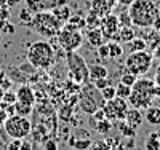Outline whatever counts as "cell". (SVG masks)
<instances>
[{
    "label": "cell",
    "mask_w": 160,
    "mask_h": 150,
    "mask_svg": "<svg viewBox=\"0 0 160 150\" xmlns=\"http://www.w3.org/2000/svg\"><path fill=\"white\" fill-rule=\"evenodd\" d=\"M160 10L152 0H135L128 7V16L131 24L138 29H149L152 27Z\"/></svg>",
    "instance_id": "6da1fadb"
},
{
    "label": "cell",
    "mask_w": 160,
    "mask_h": 150,
    "mask_svg": "<svg viewBox=\"0 0 160 150\" xmlns=\"http://www.w3.org/2000/svg\"><path fill=\"white\" fill-rule=\"evenodd\" d=\"M26 56H28V62L32 64L35 69L47 70V69H50V67L55 64V61H56V51H55V46L43 38V40L32 42L28 46V53H26Z\"/></svg>",
    "instance_id": "7a4b0ae2"
},
{
    "label": "cell",
    "mask_w": 160,
    "mask_h": 150,
    "mask_svg": "<svg viewBox=\"0 0 160 150\" xmlns=\"http://www.w3.org/2000/svg\"><path fill=\"white\" fill-rule=\"evenodd\" d=\"M62 26L64 24H61L51 11H37V13H34L32 22H31L29 27H32V29L40 37H43L45 40H51L59 34Z\"/></svg>",
    "instance_id": "3957f363"
},
{
    "label": "cell",
    "mask_w": 160,
    "mask_h": 150,
    "mask_svg": "<svg viewBox=\"0 0 160 150\" xmlns=\"http://www.w3.org/2000/svg\"><path fill=\"white\" fill-rule=\"evenodd\" d=\"M80 109L85 112L93 115L98 109H102L106 101L101 96V91L93 85V83H85V86L80 91V98H78Z\"/></svg>",
    "instance_id": "277c9868"
},
{
    "label": "cell",
    "mask_w": 160,
    "mask_h": 150,
    "mask_svg": "<svg viewBox=\"0 0 160 150\" xmlns=\"http://www.w3.org/2000/svg\"><path fill=\"white\" fill-rule=\"evenodd\" d=\"M3 129L11 139H26L32 133V123L29 117H21L15 114L5 118Z\"/></svg>",
    "instance_id": "5b68a950"
},
{
    "label": "cell",
    "mask_w": 160,
    "mask_h": 150,
    "mask_svg": "<svg viewBox=\"0 0 160 150\" xmlns=\"http://www.w3.org/2000/svg\"><path fill=\"white\" fill-rule=\"evenodd\" d=\"M66 64H68V70H69V78L74 83H88V65L85 59L80 56L77 51L66 53Z\"/></svg>",
    "instance_id": "8992f818"
},
{
    "label": "cell",
    "mask_w": 160,
    "mask_h": 150,
    "mask_svg": "<svg viewBox=\"0 0 160 150\" xmlns=\"http://www.w3.org/2000/svg\"><path fill=\"white\" fill-rule=\"evenodd\" d=\"M152 61L154 56L151 51H135V53H130L127 59H125V69L131 74H135L138 77L146 75L151 67H152Z\"/></svg>",
    "instance_id": "52a82bcc"
},
{
    "label": "cell",
    "mask_w": 160,
    "mask_h": 150,
    "mask_svg": "<svg viewBox=\"0 0 160 150\" xmlns=\"http://www.w3.org/2000/svg\"><path fill=\"white\" fill-rule=\"evenodd\" d=\"M56 38H58V43H59V46L62 48L64 53L77 51L80 46L83 45V35H82V32H80L77 27L71 26L69 22H66L61 27V31L56 35Z\"/></svg>",
    "instance_id": "ba28073f"
},
{
    "label": "cell",
    "mask_w": 160,
    "mask_h": 150,
    "mask_svg": "<svg viewBox=\"0 0 160 150\" xmlns=\"http://www.w3.org/2000/svg\"><path fill=\"white\" fill-rule=\"evenodd\" d=\"M128 101L127 99H122V98H114L111 101H106L102 110H104V115L108 120L111 121H122L125 120L127 117V112H128Z\"/></svg>",
    "instance_id": "9c48e42d"
},
{
    "label": "cell",
    "mask_w": 160,
    "mask_h": 150,
    "mask_svg": "<svg viewBox=\"0 0 160 150\" xmlns=\"http://www.w3.org/2000/svg\"><path fill=\"white\" fill-rule=\"evenodd\" d=\"M99 29L104 35V40H114V37L117 35L118 29H120V22L118 18L112 13L106 15L104 18H101V24H99Z\"/></svg>",
    "instance_id": "30bf717a"
},
{
    "label": "cell",
    "mask_w": 160,
    "mask_h": 150,
    "mask_svg": "<svg viewBox=\"0 0 160 150\" xmlns=\"http://www.w3.org/2000/svg\"><path fill=\"white\" fill-rule=\"evenodd\" d=\"M128 104L133 107V109H148L149 105H152V101L154 98L152 96H148V94H142V93H138V91H133L131 90V94L130 98L127 99Z\"/></svg>",
    "instance_id": "8fae6325"
},
{
    "label": "cell",
    "mask_w": 160,
    "mask_h": 150,
    "mask_svg": "<svg viewBox=\"0 0 160 150\" xmlns=\"http://www.w3.org/2000/svg\"><path fill=\"white\" fill-rule=\"evenodd\" d=\"M69 0H34L32 11H51L53 8L61 7V5H68Z\"/></svg>",
    "instance_id": "7c38bea8"
},
{
    "label": "cell",
    "mask_w": 160,
    "mask_h": 150,
    "mask_svg": "<svg viewBox=\"0 0 160 150\" xmlns=\"http://www.w3.org/2000/svg\"><path fill=\"white\" fill-rule=\"evenodd\" d=\"M16 99H18V102H22V104H28V105L34 107V104H35L34 90L29 85H21L16 91Z\"/></svg>",
    "instance_id": "4fadbf2b"
},
{
    "label": "cell",
    "mask_w": 160,
    "mask_h": 150,
    "mask_svg": "<svg viewBox=\"0 0 160 150\" xmlns=\"http://www.w3.org/2000/svg\"><path fill=\"white\" fill-rule=\"evenodd\" d=\"M154 86H155V81L151 80V78H138L136 83L131 86L133 91H138V93H142V94H148V96H152L154 98ZM155 99V98H154Z\"/></svg>",
    "instance_id": "5bb4252c"
},
{
    "label": "cell",
    "mask_w": 160,
    "mask_h": 150,
    "mask_svg": "<svg viewBox=\"0 0 160 150\" xmlns=\"http://www.w3.org/2000/svg\"><path fill=\"white\" fill-rule=\"evenodd\" d=\"M133 38H136L135 26H120L117 35L114 37V42H118V43H130Z\"/></svg>",
    "instance_id": "9a60e30c"
},
{
    "label": "cell",
    "mask_w": 160,
    "mask_h": 150,
    "mask_svg": "<svg viewBox=\"0 0 160 150\" xmlns=\"http://www.w3.org/2000/svg\"><path fill=\"white\" fill-rule=\"evenodd\" d=\"M88 77L90 80H96V78H108L109 77V70L108 67L102 64H93L88 67Z\"/></svg>",
    "instance_id": "2e32d148"
},
{
    "label": "cell",
    "mask_w": 160,
    "mask_h": 150,
    "mask_svg": "<svg viewBox=\"0 0 160 150\" xmlns=\"http://www.w3.org/2000/svg\"><path fill=\"white\" fill-rule=\"evenodd\" d=\"M144 120L148 121L149 125H152V126H158V125H160V107H157V105H149L148 109H146Z\"/></svg>",
    "instance_id": "e0dca14e"
},
{
    "label": "cell",
    "mask_w": 160,
    "mask_h": 150,
    "mask_svg": "<svg viewBox=\"0 0 160 150\" xmlns=\"http://www.w3.org/2000/svg\"><path fill=\"white\" fill-rule=\"evenodd\" d=\"M142 114L139 109H128V112H127V117H125V121L128 125H131L133 128H139L141 123H142Z\"/></svg>",
    "instance_id": "ac0fdd59"
},
{
    "label": "cell",
    "mask_w": 160,
    "mask_h": 150,
    "mask_svg": "<svg viewBox=\"0 0 160 150\" xmlns=\"http://www.w3.org/2000/svg\"><path fill=\"white\" fill-rule=\"evenodd\" d=\"M87 40H88V43L91 46H95V48L101 46L104 43V35H102L99 27H96V29H90L88 34H87Z\"/></svg>",
    "instance_id": "d6986e66"
},
{
    "label": "cell",
    "mask_w": 160,
    "mask_h": 150,
    "mask_svg": "<svg viewBox=\"0 0 160 150\" xmlns=\"http://www.w3.org/2000/svg\"><path fill=\"white\" fill-rule=\"evenodd\" d=\"M51 13L56 16V19L61 22V24H66L69 21L71 18V8L68 5H61V7H56V8H53Z\"/></svg>",
    "instance_id": "ffe728a7"
},
{
    "label": "cell",
    "mask_w": 160,
    "mask_h": 150,
    "mask_svg": "<svg viewBox=\"0 0 160 150\" xmlns=\"http://www.w3.org/2000/svg\"><path fill=\"white\" fill-rule=\"evenodd\" d=\"M146 150H160V131H152L146 139Z\"/></svg>",
    "instance_id": "44dd1931"
},
{
    "label": "cell",
    "mask_w": 160,
    "mask_h": 150,
    "mask_svg": "<svg viewBox=\"0 0 160 150\" xmlns=\"http://www.w3.org/2000/svg\"><path fill=\"white\" fill-rule=\"evenodd\" d=\"M109 46V59H117L123 54V46L122 43L118 42H114V40H111V43H108Z\"/></svg>",
    "instance_id": "7402d4cb"
},
{
    "label": "cell",
    "mask_w": 160,
    "mask_h": 150,
    "mask_svg": "<svg viewBox=\"0 0 160 150\" xmlns=\"http://www.w3.org/2000/svg\"><path fill=\"white\" fill-rule=\"evenodd\" d=\"M32 16H34V11H32L29 7H24V8H21V11H19V22H21L22 26H26V27H29L31 22H32Z\"/></svg>",
    "instance_id": "603a6c76"
},
{
    "label": "cell",
    "mask_w": 160,
    "mask_h": 150,
    "mask_svg": "<svg viewBox=\"0 0 160 150\" xmlns=\"http://www.w3.org/2000/svg\"><path fill=\"white\" fill-rule=\"evenodd\" d=\"M13 107H15V114L16 115H21V117H29L34 110L32 105H28V104H22V102H15L13 104Z\"/></svg>",
    "instance_id": "cb8c5ba5"
},
{
    "label": "cell",
    "mask_w": 160,
    "mask_h": 150,
    "mask_svg": "<svg viewBox=\"0 0 160 150\" xmlns=\"http://www.w3.org/2000/svg\"><path fill=\"white\" fill-rule=\"evenodd\" d=\"M128 45V50H130V53H135V51H144L146 48H148V43L144 42V40L141 38V37H136V38H133L130 43H127Z\"/></svg>",
    "instance_id": "d4e9b609"
},
{
    "label": "cell",
    "mask_w": 160,
    "mask_h": 150,
    "mask_svg": "<svg viewBox=\"0 0 160 150\" xmlns=\"http://www.w3.org/2000/svg\"><path fill=\"white\" fill-rule=\"evenodd\" d=\"M118 129H120V133H122L125 138L133 139V138L136 136V128H133L131 125H128L125 120H123V123H120V125H118Z\"/></svg>",
    "instance_id": "484cf974"
},
{
    "label": "cell",
    "mask_w": 160,
    "mask_h": 150,
    "mask_svg": "<svg viewBox=\"0 0 160 150\" xmlns=\"http://www.w3.org/2000/svg\"><path fill=\"white\" fill-rule=\"evenodd\" d=\"M115 94H117V98L128 99V98H130V94H131V86L123 85V83H120V81H118V85L115 86Z\"/></svg>",
    "instance_id": "4316f807"
},
{
    "label": "cell",
    "mask_w": 160,
    "mask_h": 150,
    "mask_svg": "<svg viewBox=\"0 0 160 150\" xmlns=\"http://www.w3.org/2000/svg\"><path fill=\"white\" fill-rule=\"evenodd\" d=\"M111 128H112V121L108 120V118L99 120V121H96V123H95V129H96L98 133H102V134H106L108 131H111Z\"/></svg>",
    "instance_id": "83f0119b"
},
{
    "label": "cell",
    "mask_w": 160,
    "mask_h": 150,
    "mask_svg": "<svg viewBox=\"0 0 160 150\" xmlns=\"http://www.w3.org/2000/svg\"><path fill=\"white\" fill-rule=\"evenodd\" d=\"M139 77L138 75H135V74H131V72H125V74H122L120 75V83H123V85H128V86H133L136 83V80H138Z\"/></svg>",
    "instance_id": "f1b7e54d"
},
{
    "label": "cell",
    "mask_w": 160,
    "mask_h": 150,
    "mask_svg": "<svg viewBox=\"0 0 160 150\" xmlns=\"http://www.w3.org/2000/svg\"><path fill=\"white\" fill-rule=\"evenodd\" d=\"M10 16H11L10 7H0V31H2V27L10 21Z\"/></svg>",
    "instance_id": "f546056e"
},
{
    "label": "cell",
    "mask_w": 160,
    "mask_h": 150,
    "mask_svg": "<svg viewBox=\"0 0 160 150\" xmlns=\"http://www.w3.org/2000/svg\"><path fill=\"white\" fill-rule=\"evenodd\" d=\"M101 96H102L104 101H111V99H114V98L117 96V94H115V86L108 85L106 88H102V90H101Z\"/></svg>",
    "instance_id": "4dcf8cb0"
},
{
    "label": "cell",
    "mask_w": 160,
    "mask_h": 150,
    "mask_svg": "<svg viewBox=\"0 0 160 150\" xmlns=\"http://www.w3.org/2000/svg\"><path fill=\"white\" fill-rule=\"evenodd\" d=\"M71 145L74 147V148H77V150H87V148H90V145H91V142L87 139V141H83V139H80V141H75V138H71Z\"/></svg>",
    "instance_id": "1f68e13d"
},
{
    "label": "cell",
    "mask_w": 160,
    "mask_h": 150,
    "mask_svg": "<svg viewBox=\"0 0 160 150\" xmlns=\"http://www.w3.org/2000/svg\"><path fill=\"white\" fill-rule=\"evenodd\" d=\"M18 99H16V93H13V91H3V96H2V102L3 104H8V105H11V104H15Z\"/></svg>",
    "instance_id": "d6a6232c"
},
{
    "label": "cell",
    "mask_w": 160,
    "mask_h": 150,
    "mask_svg": "<svg viewBox=\"0 0 160 150\" xmlns=\"http://www.w3.org/2000/svg\"><path fill=\"white\" fill-rule=\"evenodd\" d=\"M91 83H93V85H95V86L101 91L102 88H106L108 85H111V80H109V78H96V80H93Z\"/></svg>",
    "instance_id": "836d02e7"
},
{
    "label": "cell",
    "mask_w": 160,
    "mask_h": 150,
    "mask_svg": "<svg viewBox=\"0 0 160 150\" xmlns=\"http://www.w3.org/2000/svg\"><path fill=\"white\" fill-rule=\"evenodd\" d=\"M98 54L102 59H109V46H108V43H102L101 46H98Z\"/></svg>",
    "instance_id": "e575fe53"
},
{
    "label": "cell",
    "mask_w": 160,
    "mask_h": 150,
    "mask_svg": "<svg viewBox=\"0 0 160 150\" xmlns=\"http://www.w3.org/2000/svg\"><path fill=\"white\" fill-rule=\"evenodd\" d=\"M117 18H118L120 26H133V24H131V19H130V16H128V11H127V13H120Z\"/></svg>",
    "instance_id": "d590c367"
},
{
    "label": "cell",
    "mask_w": 160,
    "mask_h": 150,
    "mask_svg": "<svg viewBox=\"0 0 160 150\" xmlns=\"http://www.w3.org/2000/svg\"><path fill=\"white\" fill-rule=\"evenodd\" d=\"M11 83H13V80L10 78V77H3L2 80H0V88H2L3 91H8L10 88H11Z\"/></svg>",
    "instance_id": "8d00e7d4"
},
{
    "label": "cell",
    "mask_w": 160,
    "mask_h": 150,
    "mask_svg": "<svg viewBox=\"0 0 160 150\" xmlns=\"http://www.w3.org/2000/svg\"><path fill=\"white\" fill-rule=\"evenodd\" d=\"M21 141H22V139H13V141L7 145V150H19V148H21Z\"/></svg>",
    "instance_id": "74e56055"
},
{
    "label": "cell",
    "mask_w": 160,
    "mask_h": 150,
    "mask_svg": "<svg viewBox=\"0 0 160 150\" xmlns=\"http://www.w3.org/2000/svg\"><path fill=\"white\" fill-rule=\"evenodd\" d=\"M2 32H3V34H10V35H13V34L16 32V29H15V26H13V24L8 21V22L2 27Z\"/></svg>",
    "instance_id": "f35d334b"
},
{
    "label": "cell",
    "mask_w": 160,
    "mask_h": 150,
    "mask_svg": "<svg viewBox=\"0 0 160 150\" xmlns=\"http://www.w3.org/2000/svg\"><path fill=\"white\" fill-rule=\"evenodd\" d=\"M19 150H34V144L29 142V141H21V148Z\"/></svg>",
    "instance_id": "ab89813d"
},
{
    "label": "cell",
    "mask_w": 160,
    "mask_h": 150,
    "mask_svg": "<svg viewBox=\"0 0 160 150\" xmlns=\"http://www.w3.org/2000/svg\"><path fill=\"white\" fill-rule=\"evenodd\" d=\"M43 145H45V150H58L56 144L53 142V141H48V142H45Z\"/></svg>",
    "instance_id": "60d3db41"
},
{
    "label": "cell",
    "mask_w": 160,
    "mask_h": 150,
    "mask_svg": "<svg viewBox=\"0 0 160 150\" xmlns=\"http://www.w3.org/2000/svg\"><path fill=\"white\" fill-rule=\"evenodd\" d=\"M152 29H155L157 32H160V13H158V16L155 18V21L152 24Z\"/></svg>",
    "instance_id": "b9f144b4"
},
{
    "label": "cell",
    "mask_w": 160,
    "mask_h": 150,
    "mask_svg": "<svg viewBox=\"0 0 160 150\" xmlns=\"http://www.w3.org/2000/svg\"><path fill=\"white\" fill-rule=\"evenodd\" d=\"M21 2H24V0H7V7H16V5H19Z\"/></svg>",
    "instance_id": "7bdbcfd3"
},
{
    "label": "cell",
    "mask_w": 160,
    "mask_h": 150,
    "mask_svg": "<svg viewBox=\"0 0 160 150\" xmlns=\"http://www.w3.org/2000/svg\"><path fill=\"white\" fill-rule=\"evenodd\" d=\"M154 81H155V83H158V85H160V62H158V65H157V70H155V77H154Z\"/></svg>",
    "instance_id": "ee69618b"
},
{
    "label": "cell",
    "mask_w": 160,
    "mask_h": 150,
    "mask_svg": "<svg viewBox=\"0 0 160 150\" xmlns=\"http://www.w3.org/2000/svg\"><path fill=\"white\" fill-rule=\"evenodd\" d=\"M135 0H117V3H120V5H123V7H130Z\"/></svg>",
    "instance_id": "f6af8a7d"
},
{
    "label": "cell",
    "mask_w": 160,
    "mask_h": 150,
    "mask_svg": "<svg viewBox=\"0 0 160 150\" xmlns=\"http://www.w3.org/2000/svg\"><path fill=\"white\" fill-rule=\"evenodd\" d=\"M152 56H154L155 59H158V62H160V46H157V48L152 51Z\"/></svg>",
    "instance_id": "bcb514c9"
},
{
    "label": "cell",
    "mask_w": 160,
    "mask_h": 150,
    "mask_svg": "<svg viewBox=\"0 0 160 150\" xmlns=\"http://www.w3.org/2000/svg\"><path fill=\"white\" fill-rule=\"evenodd\" d=\"M154 98H160V85L158 83H155V86H154Z\"/></svg>",
    "instance_id": "7dc6e473"
},
{
    "label": "cell",
    "mask_w": 160,
    "mask_h": 150,
    "mask_svg": "<svg viewBox=\"0 0 160 150\" xmlns=\"http://www.w3.org/2000/svg\"><path fill=\"white\" fill-rule=\"evenodd\" d=\"M24 2L28 3V7H29V8L32 10V5H34V0H24Z\"/></svg>",
    "instance_id": "c3c4849f"
},
{
    "label": "cell",
    "mask_w": 160,
    "mask_h": 150,
    "mask_svg": "<svg viewBox=\"0 0 160 150\" xmlns=\"http://www.w3.org/2000/svg\"><path fill=\"white\" fill-rule=\"evenodd\" d=\"M5 75H7V72H5L3 69H0V80H2V78H3Z\"/></svg>",
    "instance_id": "681fc988"
},
{
    "label": "cell",
    "mask_w": 160,
    "mask_h": 150,
    "mask_svg": "<svg viewBox=\"0 0 160 150\" xmlns=\"http://www.w3.org/2000/svg\"><path fill=\"white\" fill-rule=\"evenodd\" d=\"M0 7H7V0H0Z\"/></svg>",
    "instance_id": "f907efd6"
},
{
    "label": "cell",
    "mask_w": 160,
    "mask_h": 150,
    "mask_svg": "<svg viewBox=\"0 0 160 150\" xmlns=\"http://www.w3.org/2000/svg\"><path fill=\"white\" fill-rule=\"evenodd\" d=\"M2 96H3V90L0 88V101H2Z\"/></svg>",
    "instance_id": "816d5d0a"
},
{
    "label": "cell",
    "mask_w": 160,
    "mask_h": 150,
    "mask_svg": "<svg viewBox=\"0 0 160 150\" xmlns=\"http://www.w3.org/2000/svg\"><path fill=\"white\" fill-rule=\"evenodd\" d=\"M0 42H2V35H0Z\"/></svg>",
    "instance_id": "f5cc1de1"
}]
</instances>
